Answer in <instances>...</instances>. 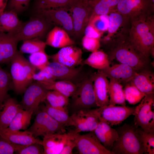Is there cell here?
Wrapping results in <instances>:
<instances>
[{"instance_id":"18","label":"cell","mask_w":154,"mask_h":154,"mask_svg":"<svg viewBox=\"0 0 154 154\" xmlns=\"http://www.w3.org/2000/svg\"><path fill=\"white\" fill-rule=\"evenodd\" d=\"M78 133L73 131L67 133H56L43 137L42 145L44 154H60L64 146Z\"/></svg>"},{"instance_id":"7","label":"cell","mask_w":154,"mask_h":154,"mask_svg":"<svg viewBox=\"0 0 154 154\" xmlns=\"http://www.w3.org/2000/svg\"><path fill=\"white\" fill-rule=\"evenodd\" d=\"M52 25L43 17L36 14L28 21L23 22L15 35L19 42L35 38L40 39L46 35Z\"/></svg>"},{"instance_id":"42","label":"cell","mask_w":154,"mask_h":154,"mask_svg":"<svg viewBox=\"0 0 154 154\" xmlns=\"http://www.w3.org/2000/svg\"><path fill=\"white\" fill-rule=\"evenodd\" d=\"M103 33L109 27L108 15H95L91 16L88 23Z\"/></svg>"},{"instance_id":"39","label":"cell","mask_w":154,"mask_h":154,"mask_svg":"<svg viewBox=\"0 0 154 154\" xmlns=\"http://www.w3.org/2000/svg\"><path fill=\"white\" fill-rule=\"evenodd\" d=\"M137 131L143 144L145 154H154V132H147L141 127H137Z\"/></svg>"},{"instance_id":"26","label":"cell","mask_w":154,"mask_h":154,"mask_svg":"<svg viewBox=\"0 0 154 154\" xmlns=\"http://www.w3.org/2000/svg\"><path fill=\"white\" fill-rule=\"evenodd\" d=\"M128 83L133 84L145 94L154 92V75L149 69L137 72Z\"/></svg>"},{"instance_id":"29","label":"cell","mask_w":154,"mask_h":154,"mask_svg":"<svg viewBox=\"0 0 154 154\" xmlns=\"http://www.w3.org/2000/svg\"><path fill=\"white\" fill-rule=\"evenodd\" d=\"M38 82L48 90L57 91L69 98L73 95L77 88V85L65 80Z\"/></svg>"},{"instance_id":"9","label":"cell","mask_w":154,"mask_h":154,"mask_svg":"<svg viewBox=\"0 0 154 154\" xmlns=\"http://www.w3.org/2000/svg\"><path fill=\"white\" fill-rule=\"evenodd\" d=\"M135 107L134 124L147 132H154V92L147 94Z\"/></svg>"},{"instance_id":"16","label":"cell","mask_w":154,"mask_h":154,"mask_svg":"<svg viewBox=\"0 0 154 154\" xmlns=\"http://www.w3.org/2000/svg\"><path fill=\"white\" fill-rule=\"evenodd\" d=\"M135 107L125 106L110 105L101 108L100 118L110 125L119 124L131 115H133Z\"/></svg>"},{"instance_id":"30","label":"cell","mask_w":154,"mask_h":154,"mask_svg":"<svg viewBox=\"0 0 154 154\" xmlns=\"http://www.w3.org/2000/svg\"><path fill=\"white\" fill-rule=\"evenodd\" d=\"M109 79L108 105H126V100L122 85L115 79L112 78Z\"/></svg>"},{"instance_id":"2","label":"cell","mask_w":154,"mask_h":154,"mask_svg":"<svg viewBox=\"0 0 154 154\" xmlns=\"http://www.w3.org/2000/svg\"><path fill=\"white\" fill-rule=\"evenodd\" d=\"M126 33L129 41L140 52L148 58L151 55L154 56V15L130 21Z\"/></svg>"},{"instance_id":"11","label":"cell","mask_w":154,"mask_h":154,"mask_svg":"<svg viewBox=\"0 0 154 154\" xmlns=\"http://www.w3.org/2000/svg\"><path fill=\"white\" fill-rule=\"evenodd\" d=\"M34 121L27 130L35 138L56 133H63L65 127L56 121L45 112H37Z\"/></svg>"},{"instance_id":"25","label":"cell","mask_w":154,"mask_h":154,"mask_svg":"<svg viewBox=\"0 0 154 154\" xmlns=\"http://www.w3.org/2000/svg\"><path fill=\"white\" fill-rule=\"evenodd\" d=\"M21 108L20 104L13 98L9 97L5 101L0 111V129L8 127Z\"/></svg>"},{"instance_id":"43","label":"cell","mask_w":154,"mask_h":154,"mask_svg":"<svg viewBox=\"0 0 154 154\" xmlns=\"http://www.w3.org/2000/svg\"><path fill=\"white\" fill-rule=\"evenodd\" d=\"M31 0H8L5 11H11L17 14L25 10Z\"/></svg>"},{"instance_id":"14","label":"cell","mask_w":154,"mask_h":154,"mask_svg":"<svg viewBox=\"0 0 154 154\" xmlns=\"http://www.w3.org/2000/svg\"><path fill=\"white\" fill-rule=\"evenodd\" d=\"M69 8L63 7L36 11V14L43 17L52 25L60 27L66 31L70 36H73V27Z\"/></svg>"},{"instance_id":"50","label":"cell","mask_w":154,"mask_h":154,"mask_svg":"<svg viewBox=\"0 0 154 154\" xmlns=\"http://www.w3.org/2000/svg\"><path fill=\"white\" fill-rule=\"evenodd\" d=\"M8 0H0V15L4 11Z\"/></svg>"},{"instance_id":"49","label":"cell","mask_w":154,"mask_h":154,"mask_svg":"<svg viewBox=\"0 0 154 154\" xmlns=\"http://www.w3.org/2000/svg\"><path fill=\"white\" fill-rule=\"evenodd\" d=\"M77 134L75 137L69 140L66 143L60 154H71L72 153V151L74 148L76 147V138Z\"/></svg>"},{"instance_id":"31","label":"cell","mask_w":154,"mask_h":154,"mask_svg":"<svg viewBox=\"0 0 154 154\" xmlns=\"http://www.w3.org/2000/svg\"><path fill=\"white\" fill-rule=\"evenodd\" d=\"M82 65H87L98 70H103L110 66V60L106 53L98 50L92 52L83 60Z\"/></svg>"},{"instance_id":"10","label":"cell","mask_w":154,"mask_h":154,"mask_svg":"<svg viewBox=\"0 0 154 154\" xmlns=\"http://www.w3.org/2000/svg\"><path fill=\"white\" fill-rule=\"evenodd\" d=\"M72 19L73 36L76 38H81L84 33L92 14V9L88 1L74 0L69 7Z\"/></svg>"},{"instance_id":"15","label":"cell","mask_w":154,"mask_h":154,"mask_svg":"<svg viewBox=\"0 0 154 154\" xmlns=\"http://www.w3.org/2000/svg\"><path fill=\"white\" fill-rule=\"evenodd\" d=\"M76 147L80 154H113L101 143L94 131L83 135L78 133Z\"/></svg>"},{"instance_id":"44","label":"cell","mask_w":154,"mask_h":154,"mask_svg":"<svg viewBox=\"0 0 154 154\" xmlns=\"http://www.w3.org/2000/svg\"><path fill=\"white\" fill-rule=\"evenodd\" d=\"M16 152L20 154H43L44 149L41 145L37 143L27 145H18Z\"/></svg>"},{"instance_id":"47","label":"cell","mask_w":154,"mask_h":154,"mask_svg":"<svg viewBox=\"0 0 154 154\" xmlns=\"http://www.w3.org/2000/svg\"><path fill=\"white\" fill-rule=\"evenodd\" d=\"M33 79L37 82H46L56 80L55 77L48 70L47 67L40 70L33 75Z\"/></svg>"},{"instance_id":"51","label":"cell","mask_w":154,"mask_h":154,"mask_svg":"<svg viewBox=\"0 0 154 154\" xmlns=\"http://www.w3.org/2000/svg\"><path fill=\"white\" fill-rule=\"evenodd\" d=\"M85 0L87 1H91V0Z\"/></svg>"},{"instance_id":"36","label":"cell","mask_w":154,"mask_h":154,"mask_svg":"<svg viewBox=\"0 0 154 154\" xmlns=\"http://www.w3.org/2000/svg\"><path fill=\"white\" fill-rule=\"evenodd\" d=\"M74 0H36V11L68 7Z\"/></svg>"},{"instance_id":"37","label":"cell","mask_w":154,"mask_h":154,"mask_svg":"<svg viewBox=\"0 0 154 154\" xmlns=\"http://www.w3.org/2000/svg\"><path fill=\"white\" fill-rule=\"evenodd\" d=\"M46 100L53 107L66 108L69 103V97L56 91L48 90Z\"/></svg>"},{"instance_id":"33","label":"cell","mask_w":154,"mask_h":154,"mask_svg":"<svg viewBox=\"0 0 154 154\" xmlns=\"http://www.w3.org/2000/svg\"><path fill=\"white\" fill-rule=\"evenodd\" d=\"M119 0H92L88 1L92 9L91 16L95 15H108L115 10Z\"/></svg>"},{"instance_id":"13","label":"cell","mask_w":154,"mask_h":154,"mask_svg":"<svg viewBox=\"0 0 154 154\" xmlns=\"http://www.w3.org/2000/svg\"><path fill=\"white\" fill-rule=\"evenodd\" d=\"M48 91L38 82H32L24 92L21 108L37 113L40 103L46 100Z\"/></svg>"},{"instance_id":"46","label":"cell","mask_w":154,"mask_h":154,"mask_svg":"<svg viewBox=\"0 0 154 154\" xmlns=\"http://www.w3.org/2000/svg\"><path fill=\"white\" fill-rule=\"evenodd\" d=\"M17 145L0 135V154H13L16 151Z\"/></svg>"},{"instance_id":"35","label":"cell","mask_w":154,"mask_h":154,"mask_svg":"<svg viewBox=\"0 0 154 154\" xmlns=\"http://www.w3.org/2000/svg\"><path fill=\"white\" fill-rule=\"evenodd\" d=\"M0 64V111L5 101L9 97L8 92L12 87L10 73L3 69Z\"/></svg>"},{"instance_id":"3","label":"cell","mask_w":154,"mask_h":154,"mask_svg":"<svg viewBox=\"0 0 154 154\" xmlns=\"http://www.w3.org/2000/svg\"><path fill=\"white\" fill-rule=\"evenodd\" d=\"M10 63L12 86L16 94H22L33 82L37 69L18 50Z\"/></svg>"},{"instance_id":"6","label":"cell","mask_w":154,"mask_h":154,"mask_svg":"<svg viewBox=\"0 0 154 154\" xmlns=\"http://www.w3.org/2000/svg\"><path fill=\"white\" fill-rule=\"evenodd\" d=\"M152 0H119L115 10L130 21L154 15Z\"/></svg>"},{"instance_id":"20","label":"cell","mask_w":154,"mask_h":154,"mask_svg":"<svg viewBox=\"0 0 154 154\" xmlns=\"http://www.w3.org/2000/svg\"><path fill=\"white\" fill-rule=\"evenodd\" d=\"M19 42L14 34L0 32V64L10 63Z\"/></svg>"},{"instance_id":"34","label":"cell","mask_w":154,"mask_h":154,"mask_svg":"<svg viewBox=\"0 0 154 154\" xmlns=\"http://www.w3.org/2000/svg\"><path fill=\"white\" fill-rule=\"evenodd\" d=\"M45 105L42 108V110L46 112L52 118L58 123L68 126L70 116L66 108H59L53 107L50 106L46 100Z\"/></svg>"},{"instance_id":"24","label":"cell","mask_w":154,"mask_h":154,"mask_svg":"<svg viewBox=\"0 0 154 154\" xmlns=\"http://www.w3.org/2000/svg\"><path fill=\"white\" fill-rule=\"evenodd\" d=\"M0 135L16 144L27 145L37 143L42 145V141L35 138L27 130L24 131L11 130L7 128L0 129Z\"/></svg>"},{"instance_id":"40","label":"cell","mask_w":154,"mask_h":154,"mask_svg":"<svg viewBox=\"0 0 154 154\" xmlns=\"http://www.w3.org/2000/svg\"><path fill=\"white\" fill-rule=\"evenodd\" d=\"M123 90L125 100L131 104L140 102L146 94L130 83L126 84Z\"/></svg>"},{"instance_id":"19","label":"cell","mask_w":154,"mask_h":154,"mask_svg":"<svg viewBox=\"0 0 154 154\" xmlns=\"http://www.w3.org/2000/svg\"><path fill=\"white\" fill-rule=\"evenodd\" d=\"M92 76L97 106L98 108H104L109 103V81L101 70L93 73Z\"/></svg>"},{"instance_id":"45","label":"cell","mask_w":154,"mask_h":154,"mask_svg":"<svg viewBox=\"0 0 154 154\" xmlns=\"http://www.w3.org/2000/svg\"><path fill=\"white\" fill-rule=\"evenodd\" d=\"M83 48L92 52L98 50L100 47V39L87 37L84 35L82 39Z\"/></svg>"},{"instance_id":"1","label":"cell","mask_w":154,"mask_h":154,"mask_svg":"<svg viewBox=\"0 0 154 154\" xmlns=\"http://www.w3.org/2000/svg\"><path fill=\"white\" fill-rule=\"evenodd\" d=\"M109 46L107 54L110 60L116 59L127 65L137 72L148 69L149 61L129 40L126 31H123L112 37L106 43Z\"/></svg>"},{"instance_id":"48","label":"cell","mask_w":154,"mask_h":154,"mask_svg":"<svg viewBox=\"0 0 154 154\" xmlns=\"http://www.w3.org/2000/svg\"><path fill=\"white\" fill-rule=\"evenodd\" d=\"M84 34L87 37L100 39L103 33L91 25L88 24L85 28Z\"/></svg>"},{"instance_id":"28","label":"cell","mask_w":154,"mask_h":154,"mask_svg":"<svg viewBox=\"0 0 154 154\" xmlns=\"http://www.w3.org/2000/svg\"><path fill=\"white\" fill-rule=\"evenodd\" d=\"M108 34L106 37L112 38L128 27L130 20L121 13L114 10L108 15Z\"/></svg>"},{"instance_id":"41","label":"cell","mask_w":154,"mask_h":154,"mask_svg":"<svg viewBox=\"0 0 154 154\" xmlns=\"http://www.w3.org/2000/svg\"><path fill=\"white\" fill-rule=\"evenodd\" d=\"M50 56L45 51H41L31 54L29 57V61L37 69L40 70L47 66L50 62Z\"/></svg>"},{"instance_id":"22","label":"cell","mask_w":154,"mask_h":154,"mask_svg":"<svg viewBox=\"0 0 154 154\" xmlns=\"http://www.w3.org/2000/svg\"><path fill=\"white\" fill-rule=\"evenodd\" d=\"M97 127L94 131L102 145L111 151L113 145L118 138L116 129L106 121L100 118Z\"/></svg>"},{"instance_id":"5","label":"cell","mask_w":154,"mask_h":154,"mask_svg":"<svg viewBox=\"0 0 154 154\" xmlns=\"http://www.w3.org/2000/svg\"><path fill=\"white\" fill-rule=\"evenodd\" d=\"M92 74L90 72L77 85L76 90L71 97L72 107L77 111L98 108L94 89Z\"/></svg>"},{"instance_id":"38","label":"cell","mask_w":154,"mask_h":154,"mask_svg":"<svg viewBox=\"0 0 154 154\" xmlns=\"http://www.w3.org/2000/svg\"><path fill=\"white\" fill-rule=\"evenodd\" d=\"M46 44L45 42L38 38L25 40L20 48L22 53L31 54L41 51H45Z\"/></svg>"},{"instance_id":"17","label":"cell","mask_w":154,"mask_h":154,"mask_svg":"<svg viewBox=\"0 0 154 154\" xmlns=\"http://www.w3.org/2000/svg\"><path fill=\"white\" fill-rule=\"evenodd\" d=\"M82 52L74 45L62 48L56 53L50 56L53 62H58L70 67H76L82 65Z\"/></svg>"},{"instance_id":"32","label":"cell","mask_w":154,"mask_h":154,"mask_svg":"<svg viewBox=\"0 0 154 154\" xmlns=\"http://www.w3.org/2000/svg\"><path fill=\"white\" fill-rule=\"evenodd\" d=\"M33 113L32 111L25 110L21 108L7 128L13 131L26 130L30 123Z\"/></svg>"},{"instance_id":"23","label":"cell","mask_w":154,"mask_h":154,"mask_svg":"<svg viewBox=\"0 0 154 154\" xmlns=\"http://www.w3.org/2000/svg\"><path fill=\"white\" fill-rule=\"evenodd\" d=\"M70 36L64 30L55 26L47 33L45 42L46 45L61 48L74 45L75 42Z\"/></svg>"},{"instance_id":"12","label":"cell","mask_w":154,"mask_h":154,"mask_svg":"<svg viewBox=\"0 0 154 154\" xmlns=\"http://www.w3.org/2000/svg\"><path fill=\"white\" fill-rule=\"evenodd\" d=\"M84 66L70 67L52 61L47 67L56 80H65L77 85L90 73L85 70Z\"/></svg>"},{"instance_id":"27","label":"cell","mask_w":154,"mask_h":154,"mask_svg":"<svg viewBox=\"0 0 154 154\" xmlns=\"http://www.w3.org/2000/svg\"><path fill=\"white\" fill-rule=\"evenodd\" d=\"M23 23L16 13L11 11H5L0 15V32L15 34Z\"/></svg>"},{"instance_id":"8","label":"cell","mask_w":154,"mask_h":154,"mask_svg":"<svg viewBox=\"0 0 154 154\" xmlns=\"http://www.w3.org/2000/svg\"><path fill=\"white\" fill-rule=\"evenodd\" d=\"M101 109L98 108L77 111L70 116L68 126H74L73 131L76 133L94 131L100 121Z\"/></svg>"},{"instance_id":"21","label":"cell","mask_w":154,"mask_h":154,"mask_svg":"<svg viewBox=\"0 0 154 154\" xmlns=\"http://www.w3.org/2000/svg\"><path fill=\"white\" fill-rule=\"evenodd\" d=\"M101 70L107 78L115 79L124 84L130 82L137 72L131 66L122 63L110 66Z\"/></svg>"},{"instance_id":"4","label":"cell","mask_w":154,"mask_h":154,"mask_svg":"<svg viewBox=\"0 0 154 154\" xmlns=\"http://www.w3.org/2000/svg\"><path fill=\"white\" fill-rule=\"evenodd\" d=\"M134 123H125L116 129L118 138L111 151L113 154H143V147Z\"/></svg>"}]
</instances>
